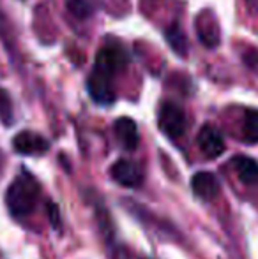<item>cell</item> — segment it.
I'll return each mask as SVG.
<instances>
[{
  "label": "cell",
  "mask_w": 258,
  "mask_h": 259,
  "mask_svg": "<svg viewBox=\"0 0 258 259\" xmlns=\"http://www.w3.org/2000/svg\"><path fill=\"white\" fill-rule=\"evenodd\" d=\"M39 199V184L28 173H21L9 185L6 194V205L16 219H23L34 211Z\"/></svg>",
  "instance_id": "6da1fadb"
},
{
  "label": "cell",
  "mask_w": 258,
  "mask_h": 259,
  "mask_svg": "<svg viewBox=\"0 0 258 259\" xmlns=\"http://www.w3.org/2000/svg\"><path fill=\"white\" fill-rule=\"evenodd\" d=\"M128 53L124 52L122 46L106 45L96 55V67H94V71L101 72V74L108 76V78H114L117 72H121L128 65Z\"/></svg>",
  "instance_id": "7a4b0ae2"
},
{
  "label": "cell",
  "mask_w": 258,
  "mask_h": 259,
  "mask_svg": "<svg viewBox=\"0 0 258 259\" xmlns=\"http://www.w3.org/2000/svg\"><path fill=\"white\" fill-rule=\"evenodd\" d=\"M188 118L179 104L175 103H163L159 109V129L168 138L175 140L186 133Z\"/></svg>",
  "instance_id": "3957f363"
},
{
  "label": "cell",
  "mask_w": 258,
  "mask_h": 259,
  "mask_svg": "<svg viewBox=\"0 0 258 259\" xmlns=\"http://www.w3.org/2000/svg\"><path fill=\"white\" fill-rule=\"evenodd\" d=\"M110 175L122 187L136 189L143 184V171H141V167L136 162L128 159H119L117 162H114Z\"/></svg>",
  "instance_id": "277c9868"
},
{
  "label": "cell",
  "mask_w": 258,
  "mask_h": 259,
  "mask_svg": "<svg viewBox=\"0 0 258 259\" xmlns=\"http://www.w3.org/2000/svg\"><path fill=\"white\" fill-rule=\"evenodd\" d=\"M198 147L202 150V154L209 159H216L225 152V140H223V134L216 129L214 125L207 123L200 129L198 133Z\"/></svg>",
  "instance_id": "5b68a950"
},
{
  "label": "cell",
  "mask_w": 258,
  "mask_h": 259,
  "mask_svg": "<svg viewBox=\"0 0 258 259\" xmlns=\"http://www.w3.org/2000/svg\"><path fill=\"white\" fill-rule=\"evenodd\" d=\"M112 79L108 76L101 74V72L94 71L90 74L89 81H87V87H89V94L97 104L101 106H110L115 101V90L114 85H112Z\"/></svg>",
  "instance_id": "8992f818"
},
{
  "label": "cell",
  "mask_w": 258,
  "mask_h": 259,
  "mask_svg": "<svg viewBox=\"0 0 258 259\" xmlns=\"http://www.w3.org/2000/svg\"><path fill=\"white\" fill-rule=\"evenodd\" d=\"M14 150L21 155H43L48 152L50 143L38 133L32 131H23V133L16 134L13 141Z\"/></svg>",
  "instance_id": "52a82bcc"
},
{
  "label": "cell",
  "mask_w": 258,
  "mask_h": 259,
  "mask_svg": "<svg viewBox=\"0 0 258 259\" xmlns=\"http://www.w3.org/2000/svg\"><path fill=\"white\" fill-rule=\"evenodd\" d=\"M191 189H193L195 196L198 199L212 201V199H216L217 196H219L221 185L214 173L200 171V173H196L195 177L191 178Z\"/></svg>",
  "instance_id": "ba28073f"
},
{
  "label": "cell",
  "mask_w": 258,
  "mask_h": 259,
  "mask_svg": "<svg viewBox=\"0 0 258 259\" xmlns=\"http://www.w3.org/2000/svg\"><path fill=\"white\" fill-rule=\"evenodd\" d=\"M115 136H117L119 143L122 145V148L128 152L136 150L138 143H140V134H138L136 122L128 116H122V118L115 120L114 123Z\"/></svg>",
  "instance_id": "9c48e42d"
},
{
  "label": "cell",
  "mask_w": 258,
  "mask_h": 259,
  "mask_svg": "<svg viewBox=\"0 0 258 259\" xmlns=\"http://www.w3.org/2000/svg\"><path fill=\"white\" fill-rule=\"evenodd\" d=\"M196 28H198V37L200 41L203 42L209 48H214V46L219 42V28H217V23L214 21V18L210 16V13H202L196 20Z\"/></svg>",
  "instance_id": "30bf717a"
},
{
  "label": "cell",
  "mask_w": 258,
  "mask_h": 259,
  "mask_svg": "<svg viewBox=\"0 0 258 259\" xmlns=\"http://www.w3.org/2000/svg\"><path fill=\"white\" fill-rule=\"evenodd\" d=\"M234 169L237 173L239 180L246 185H253L258 182V162L248 155H237L232 160Z\"/></svg>",
  "instance_id": "8fae6325"
},
{
  "label": "cell",
  "mask_w": 258,
  "mask_h": 259,
  "mask_svg": "<svg viewBox=\"0 0 258 259\" xmlns=\"http://www.w3.org/2000/svg\"><path fill=\"white\" fill-rule=\"evenodd\" d=\"M242 133L248 143H258V109H246Z\"/></svg>",
  "instance_id": "7c38bea8"
},
{
  "label": "cell",
  "mask_w": 258,
  "mask_h": 259,
  "mask_svg": "<svg viewBox=\"0 0 258 259\" xmlns=\"http://www.w3.org/2000/svg\"><path fill=\"white\" fill-rule=\"evenodd\" d=\"M67 9L71 11L72 16L85 20L92 16L94 11L97 9V0H67Z\"/></svg>",
  "instance_id": "4fadbf2b"
},
{
  "label": "cell",
  "mask_w": 258,
  "mask_h": 259,
  "mask_svg": "<svg viewBox=\"0 0 258 259\" xmlns=\"http://www.w3.org/2000/svg\"><path fill=\"white\" fill-rule=\"evenodd\" d=\"M166 39H168L170 46H172L173 52L179 55H186V37H184L182 30L179 28V25H173L166 32Z\"/></svg>",
  "instance_id": "5bb4252c"
},
{
  "label": "cell",
  "mask_w": 258,
  "mask_h": 259,
  "mask_svg": "<svg viewBox=\"0 0 258 259\" xmlns=\"http://www.w3.org/2000/svg\"><path fill=\"white\" fill-rule=\"evenodd\" d=\"M0 116H2L6 122L11 120V103H9V97L4 90H0Z\"/></svg>",
  "instance_id": "9a60e30c"
},
{
  "label": "cell",
  "mask_w": 258,
  "mask_h": 259,
  "mask_svg": "<svg viewBox=\"0 0 258 259\" xmlns=\"http://www.w3.org/2000/svg\"><path fill=\"white\" fill-rule=\"evenodd\" d=\"M246 9L251 14H258V0H244Z\"/></svg>",
  "instance_id": "2e32d148"
},
{
  "label": "cell",
  "mask_w": 258,
  "mask_h": 259,
  "mask_svg": "<svg viewBox=\"0 0 258 259\" xmlns=\"http://www.w3.org/2000/svg\"><path fill=\"white\" fill-rule=\"evenodd\" d=\"M2 169H4V159H2V154H0V177H2Z\"/></svg>",
  "instance_id": "e0dca14e"
}]
</instances>
